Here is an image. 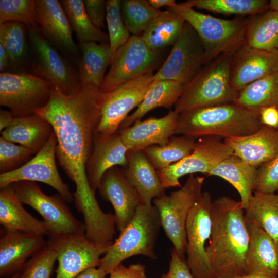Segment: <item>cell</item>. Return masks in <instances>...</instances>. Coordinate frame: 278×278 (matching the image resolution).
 <instances>
[{
  "instance_id": "cell-1",
  "label": "cell",
  "mask_w": 278,
  "mask_h": 278,
  "mask_svg": "<svg viewBox=\"0 0 278 278\" xmlns=\"http://www.w3.org/2000/svg\"><path fill=\"white\" fill-rule=\"evenodd\" d=\"M100 93L95 86L81 84L68 94L54 85L48 102L35 113L53 127L57 138L56 157L75 184V207L85 217L96 215L101 209L86 172L100 117Z\"/></svg>"
},
{
  "instance_id": "cell-2",
  "label": "cell",
  "mask_w": 278,
  "mask_h": 278,
  "mask_svg": "<svg viewBox=\"0 0 278 278\" xmlns=\"http://www.w3.org/2000/svg\"><path fill=\"white\" fill-rule=\"evenodd\" d=\"M245 210L229 196L213 201L212 232L206 253L213 278H237L248 274L249 242Z\"/></svg>"
},
{
  "instance_id": "cell-3",
  "label": "cell",
  "mask_w": 278,
  "mask_h": 278,
  "mask_svg": "<svg viewBox=\"0 0 278 278\" xmlns=\"http://www.w3.org/2000/svg\"><path fill=\"white\" fill-rule=\"evenodd\" d=\"M262 125L259 113L231 102L180 113L175 134L196 139L206 136L235 137L251 134Z\"/></svg>"
},
{
  "instance_id": "cell-4",
  "label": "cell",
  "mask_w": 278,
  "mask_h": 278,
  "mask_svg": "<svg viewBox=\"0 0 278 278\" xmlns=\"http://www.w3.org/2000/svg\"><path fill=\"white\" fill-rule=\"evenodd\" d=\"M167 9L180 15L199 36L205 51V65L222 55H233L245 44L249 19H223L197 11L186 2Z\"/></svg>"
},
{
  "instance_id": "cell-5",
  "label": "cell",
  "mask_w": 278,
  "mask_h": 278,
  "mask_svg": "<svg viewBox=\"0 0 278 278\" xmlns=\"http://www.w3.org/2000/svg\"><path fill=\"white\" fill-rule=\"evenodd\" d=\"M161 227L159 214L155 206L141 203L129 223L110 245L98 268L107 275L133 256L141 255L155 259V246Z\"/></svg>"
},
{
  "instance_id": "cell-6",
  "label": "cell",
  "mask_w": 278,
  "mask_h": 278,
  "mask_svg": "<svg viewBox=\"0 0 278 278\" xmlns=\"http://www.w3.org/2000/svg\"><path fill=\"white\" fill-rule=\"evenodd\" d=\"M233 55H222L205 64L187 85L174 106L179 114L193 109L233 102L237 92L230 83Z\"/></svg>"
},
{
  "instance_id": "cell-7",
  "label": "cell",
  "mask_w": 278,
  "mask_h": 278,
  "mask_svg": "<svg viewBox=\"0 0 278 278\" xmlns=\"http://www.w3.org/2000/svg\"><path fill=\"white\" fill-rule=\"evenodd\" d=\"M204 180V177L189 175L180 189L169 195L164 194L152 201L159 212L161 227L182 259H185L187 244L186 221L190 210L202 195Z\"/></svg>"
},
{
  "instance_id": "cell-8",
  "label": "cell",
  "mask_w": 278,
  "mask_h": 278,
  "mask_svg": "<svg viewBox=\"0 0 278 278\" xmlns=\"http://www.w3.org/2000/svg\"><path fill=\"white\" fill-rule=\"evenodd\" d=\"M54 84L36 75L24 72L0 73V105L16 117L35 114L48 101Z\"/></svg>"
},
{
  "instance_id": "cell-9",
  "label": "cell",
  "mask_w": 278,
  "mask_h": 278,
  "mask_svg": "<svg viewBox=\"0 0 278 278\" xmlns=\"http://www.w3.org/2000/svg\"><path fill=\"white\" fill-rule=\"evenodd\" d=\"M163 51L151 49L141 36L131 35L114 55L99 92H109L138 76L153 73L163 61Z\"/></svg>"
},
{
  "instance_id": "cell-10",
  "label": "cell",
  "mask_w": 278,
  "mask_h": 278,
  "mask_svg": "<svg viewBox=\"0 0 278 278\" xmlns=\"http://www.w3.org/2000/svg\"><path fill=\"white\" fill-rule=\"evenodd\" d=\"M10 185L23 204L28 205L42 216L49 237L85 229L84 223L73 216L60 195H46L34 182L21 181Z\"/></svg>"
},
{
  "instance_id": "cell-11",
  "label": "cell",
  "mask_w": 278,
  "mask_h": 278,
  "mask_svg": "<svg viewBox=\"0 0 278 278\" xmlns=\"http://www.w3.org/2000/svg\"><path fill=\"white\" fill-rule=\"evenodd\" d=\"M112 242L93 241L85 236V229L49 237L47 244L57 253L58 266L56 278H74L84 270L98 267L100 256Z\"/></svg>"
},
{
  "instance_id": "cell-12",
  "label": "cell",
  "mask_w": 278,
  "mask_h": 278,
  "mask_svg": "<svg viewBox=\"0 0 278 278\" xmlns=\"http://www.w3.org/2000/svg\"><path fill=\"white\" fill-rule=\"evenodd\" d=\"M204 65L202 42L194 28L185 22L169 55L154 74V81L171 80L186 86Z\"/></svg>"
},
{
  "instance_id": "cell-13",
  "label": "cell",
  "mask_w": 278,
  "mask_h": 278,
  "mask_svg": "<svg viewBox=\"0 0 278 278\" xmlns=\"http://www.w3.org/2000/svg\"><path fill=\"white\" fill-rule=\"evenodd\" d=\"M154 75H143L109 92L100 93V117L95 133L117 132L129 112L142 102L154 82Z\"/></svg>"
},
{
  "instance_id": "cell-14",
  "label": "cell",
  "mask_w": 278,
  "mask_h": 278,
  "mask_svg": "<svg viewBox=\"0 0 278 278\" xmlns=\"http://www.w3.org/2000/svg\"><path fill=\"white\" fill-rule=\"evenodd\" d=\"M33 56L32 69L36 75L50 81L71 94L81 84L78 73L43 35L39 27H27Z\"/></svg>"
},
{
  "instance_id": "cell-15",
  "label": "cell",
  "mask_w": 278,
  "mask_h": 278,
  "mask_svg": "<svg viewBox=\"0 0 278 278\" xmlns=\"http://www.w3.org/2000/svg\"><path fill=\"white\" fill-rule=\"evenodd\" d=\"M233 154L232 149L215 136L196 139L192 153L170 166L157 170L163 187L182 186L179 179L186 175L201 173L206 176L220 162Z\"/></svg>"
},
{
  "instance_id": "cell-16",
  "label": "cell",
  "mask_w": 278,
  "mask_h": 278,
  "mask_svg": "<svg viewBox=\"0 0 278 278\" xmlns=\"http://www.w3.org/2000/svg\"><path fill=\"white\" fill-rule=\"evenodd\" d=\"M213 201L211 193L203 192L186 221V263L195 278H213L205 246L211 235Z\"/></svg>"
},
{
  "instance_id": "cell-17",
  "label": "cell",
  "mask_w": 278,
  "mask_h": 278,
  "mask_svg": "<svg viewBox=\"0 0 278 278\" xmlns=\"http://www.w3.org/2000/svg\"><path fill=\"white\" fill-rule=\"evenodd\" d=\"M56 146L57 138L53 131L46 143L28 162L16 170L0 174V188L21 181L41 182L54 188L66 202H71L74 196L56 166Z\"/></svg>"
},
{
  "instance_id": "cell-18",
  "label": "cell",
  "mask_w": 278,
  "mask_h": 278,
  "mask_svg": "<svg viewBox=\"0 0 278 278\" xmlns=\"http://www.w3.org/2000/svg\"><path fill=\"white\" fill-rule=\"evenodd\" d=\"M98 189L101 197L112 204L116 229L121 232L132 219L142 203L138 193L117 166L105 173Z\"/></svg>"
},
{
  "instance_id": "cell-19",
  "label": "cell",
  "mask_w": 278,
  "mask_h": 278,
  "mask_svg": "<svg viewBox=\"0 0 278 278\" xmlns=\"http://www.w3.org/2000/svg\"><path fill=\"white\" fill-rule=\"evenodd\" d=\"M278 72V54L244 44L232 56L230 83L239 92L249 84Z\"/></svg>"
},
{
  "instance_id": "cell-20",
  "label": "cell",
  "mask_w": 278,
  "mask_h": 278,
  "mask_svg": "<svg viewBox=\"0 0 278 278\" xmlns=\"http://www.w3.org/2000/svg\"><path fill=\"white\" fill-rule=\"evenodd\" d=\"M37 20L41 31L57 49L73 59L78 55L72 28L60 1L36 0Z\"/></svg>"
},
{
  "instance_id": "cell-21",
  "label": "cell",
  "mask_w": 278,
  "mask_h": 278,
  "mask_svg": "<svg viewBox=\"0 0 278 278\" xmlns=\"http://www.w3.org/2000/svg\"><path fill=\"white\" fill-rule=\"evenodd\" d=\"M179 114L171 110L161 117L138 120L130 126L119 129L124 143L130 150H143L152 145L163 146L175 134Z\"/></svg>"
},
{
  "instance_id": "cell-22",
  "label": "cell",
  "mask_w": 278,
  "mask_h": 278,
  "mask_svg": "<svg viewBox=\"0 0 278 278\" xmlns=\"http://www.w3.org/2000/svg\"><path fill=\"white\" fill-rule=\"evenodd\" d=\"M130 150L118 131L112 134L95 133L93 150L86 165L87 177L93 189H98L108 170L118 165L127 166Z\"/></svg>"
},
{
  "instance_id": "cell-23",
  "label": "cell",
  "mask_w": 278,
  "mask_h": 278,
  "mask_svg": "<svg viewBox=\"0 0 278 278\" xmlns=\"http://www.w3.org/2000/svg\"><path fill=\"white\" fill-rule=\"evenodd\" d=\"M0 276L8 278L18 272L30 256H33L47 242L44 235L20 231H1Z\"/></svg>"
},
{
  "instance_id": "cell-24",
  "label": "cell",
  "mask_w": 278,
  "mask_h": 278,
  "mask_svg": "<svg viewBox=\"0 0 278 278\" xmlns=\"http://www.w3.org/2000/svg\"><path fill=\"white\" fill-rule=\"evenodd\" d=\"M223 142L232 149L233 154L257 168L278 154V129L262 125L251 134L225 138Z\"/></svg>"
},
{
  "instance_id": "cell-25",
  "label": "cell",
  "mask_w": 278,
  "mask_h": 278,
  "mask_svg": "<svg viewBox=\"0 0 278 278\" xmlns=\"http://www.w3.org/2000/svg\"><path fill=\"white\" fill-rule=\"evenodd\" d=\"M246 222L249 235L246 259L248 273L277 276L278 241L255 222Z\"/></svg>"
},
{
  "instance_id": "cell-26",
  "label": "cell",
  "mask_w": 278,
  "mask_h": 278,
  "mask_svg": "<svg viewBox=\"0 0 278 278\" xmlns=\"http://www.w3.org/2000/svg\"><path fill=\"white\" fill-rule=\"evenodd\" d=\"M128 164L123 173L138 193L142 204L150 205L152 201L164 194L157 170L143 150H130Z\"/></svg>"
},
{
  "instance_id": "cell-27",
  "label": "cell",
  "mask_w": 278,
  "mask_h": 278,
  "mask_svg": "<svg viewBox=\"0 0 278 278\" xmlns=\"http://www.w3.org/2000/svg\"><path fill=\"white\" fill-rule=\"evenodd\" d=\"M11 185L1 188L0 223L8 231L48 235L47 228L23 207Z\"/></svg>"
},
{
  "instance_id": "cell-28",
  "label": "cell",
  "mask_w": 278,
  "mask_h": 278,
  "mask_svg": "<svg viewBox=\"0 0 278 278\" xmlns=\"http://www.w3.org/2000/svg\"><path fill=\"white\" fill-rule=\"evenodd\" d=\"M207 176H216L230 183L237 191L246 210L256 187L257 168L234 154L220 162Z\"/></svg>"
},
{
  "instance_id": "cell-29",
  "label": "cell",
  "mask_w": 278,
  "mask_h": 278,
  "mask_svg": "<svg viewBox=\"0 0 278 278\" xmlns=\"http://www.w3.org/2000/svg\"><path fill=\"white\" fill-rule=\"evenodd\" d=\"M53 131L50 124L35 114L15 117L12 124L1 132V136L29 149L36 154L46 143Z\"/></svg>"
},
{
  "instance_id": "cell-30",
  "label": "cell",
  "mask_w": 278,
  "mask_h": 278,
  "mask_svg": "<svg viewBox=\"0 0 278 278\" xmlns=\"http://www.w3.org/2000/svg\"><path fill=\"white\" fill-rule=\"evenodd\" d=\"M82 53L78 75L81 84L99 88L113 58L109 43L94 42L80 43Z\"/></svg>"
},
{
  "instance_id": "cell-31",
  "label": "cell",
  "mask_w": 278,
  "mask_h": 278,
  "mask_svg": "<svg viewBox=\"0 0 278 278\" xmlns=\"http://www.w3.org/2000/svg\"><path fill=\"white\" fill-rule=\"evenodd\" d=\"M185 87L181 83L175 80L154 81L142 102L122 123L119 129L130 126L154 109L159 107L171 108L180 97Z\"/></svg>"
},
{
  "instance_id": "cell-32",
  "label": "cell",
  "mask_w": 278,
  "mask_h": 278,
  "mask_svg": "<svg viewBox=\"0 0 278 278\" xmlns=\"http://www.w3.org/2000/svg\"><path fill=\"white\" fill-rule=\"evenodd\" d=\"M185 23V20L176 12L168 9L162 11L141 37L150 48L163 51L173 45Z\"/></svg>"
},
{
  "instance_id": "cell-33",
  "label": "cell",
  "mask_w": 278,
  "mask_h": 278,
  "mask_svg": "<svg viewBox=\"0 0 278 278\" xmlns=\"http://www.w3.org/2000/svg\"><path fill=\"white\" fill-rule=\"evenodd\" d=\"M233 102L258 113L265 107L274 106L278 109V72L246 86L237 93Z\"/></svg>"
},
{
  "instance_id": "cell-34",
  "label": "cell",
  "mask_w": 278,
  "mask_h": 278,
  "mask_svg": "<svg viewBox=\"0 0 278 278\" xmlns=\"http://www.w3.org/2000/svg\"><path fill=\"white\" fill-rule=\"evenodd\" d=\"M245 44L278 54V11L269 10L249 19Z\"/></svg>"
},
{
  "instance_id": "cell-35",
  "label": "cell",
  "mask_w": 278,
  "mask_h": 278,
  "mask_svg": "<svg viewBox=\"0 0 278 278\" xmlns=\"http://www.w3.org/2000/svg\"><path fill=\"white\" fill-rule=\"evenodd\" d=\"M245 217L278 241V193L255 191L245 210Z\"/></svg>"
},
{
  "instance_id": "cell-36",
  "label": "cell",
  "mask_w": 278,
  "mask_h": 278,
  "mask_svg": "<svg viewBox=\"0 0 278 278\" xmlns=\"http://www.w3.org/2000/svg\"><path fill=\"white\" fill-rule=\"evenodd\" d=\"M196 141V138L185 135L172 136L164 145H152L143 150L156 170H159L190 155Z\"/></svg>"
},
{
  "instance_id": "cell-37",
  "label": "cell",
  "mask_w": 278,
  "mask_h": 278,
  "mask_svg": "<svg viewBox=\"0 0 278 278\" xmlns=\"http://www.w3.org/2000/svg\"><path fill=\"white\" fill-rule=\"evenodd\" d=\"M60 2L72 30L80 43L94 42L109 43V36L96 26L86 14L83 1L62 0Z\"/></svg>"
},
{
  "instance_id": "cell-38",
  "label": "cell",
  "mask_w": 278,
  "mask_h": 278,
  "mask_svg": "<svg viewBox=\"0 0 278 278\" xmlns=\"http://www.w3.org/2000/svg\"><path fill=\"white\" fill-rule=\"evenodd\" d=\"M26 25L18 21H7L0 23V44L9 54L12 67L22 68L27 59Z\"/></svg>"
},
{
  "instance_id": "cell-39",
  "label": "cell",
  "mask_w": 278,
  "mask_h": 278,
  "mask_svg": "<svg viewBox=\"0 0 278 278\" xmlns=\"http://www.w3.org/2000/svg\"><path fill=\"white\" fill-rule=\"evenodd\" d=\"M186 3L192 7L229 15H256L268 9L265 0H189Z\"/></svg>"
},
{
  "instance_id": "cell-40",
  "label": "cell",
  "mask_w": 278,
  "mask_h": 278,
  "mask_svg": "<svg viewBox=\"0 0 278 278\" xmlns=\"http://www.w3.org/2000/svg\"><path fill=\"white\" fill-rule=\"evenodd\" d=\"M161 12L151 6L147 0L121 1V16L132 35L141 36Z\"/></svg>"
},
{
  "instance_id": "cell-41",
  "label": "cell",
  "mask_w": 278,
  "mask_h": 278,
  "mask_svg": "<svg viewBox=\"0 0 278 278\" xmlns=\"http://www.w3.org/2000/svg\"><path fill=\"white\" fill-rule=\"evenodd\" d=\"M18 21L27 27H38L34 0H1L0 23Z\"/></svg>"
},
{
  "instance_id": "cell-42",
  "label": "cell",
  "mask_w": 278,
  "mask_h": 278,
  "mask_svg": "<svg viewBox=\"0 0 278 278\" xmlns=\"http://www.w3.org/2000/svg\"><path fill=\"white\" fill-rule=\"evenodd\" d=\"M120 0L106 1V19L108 29L109 44L113 57L131 35L124 22L121 13Z\"/></svg>"
},
{
  "instance_id": "cell-43",
  "label": "cell",
  "mask_w": 278,
  "mask_h": 278,
  "mask_svg": "<svg viewBox=\"0 0 278 278\" xmlns=\"http://www.w3.org/2000/svg\"><path fill=\"white\" fill-rule=\"evenodd\" d=\"M57 258L56 252L47 242L26 262L18 272L17 278H50Z\"/></svg>"
},
{
  "instance_id": "cell-44",
  "label": "cell",
  "mask_w": 278,
  "mask_h": 278,
  "mask_svg": "<svg viewBox=\"0 0 278 278\" xmlns=\"http://www.w3.org/2000/svg\"><path fill=\"white\" fill-rule=\"evenodd\" d=\"M33 153L29 149L0 137V172L16 170L28 162Z\"/></svg>"
},
{
  "instance_id": "cell-45",
  "label": "cell",
  "mask_w": 278,
  "mask_h": 278,
  "mask_svg": "<svg viewBox=\"0 0 278 278\" xmlns=\"http://www.w3.org/2000/svg\"><path fill=\"white\" fill-rule=\"evenodd\" d=\"M255 191L265 193L278 192V154L257 168Z\"/></svg>"
},
{
  "instance_id": "cell-46",
  "label": "cell",
  "mask_w": 278,
  "mask_h": 278,
  "mask_svg": "<svg viewBox=\"0 0 278 278\" xmlns=\"http://www.w3.org/2000/svg\"><path fill=\"white\" fill-rule=\"evenodd\" d=\"M83 4L92 22L99 28H103L106 16V1L84 0Z\"/></svg>"
},
{
  "instance_id": "cell-47",
  "label": "cell",
  "mask_w": 278,
  "mask_h": 278,
  "mask_svg": "<svg viewBox=\"0 0 278 278\" xmlns=\"http://www.w3.org/2000/svg\"><path fill=\"white\" fill-rule=\"evenodd\" d=\"M167 278H195L189 270L185 259H182L173 249L171 251V259Z\"/></svg>"
},
{
  "instance_id": "cell-48",
  "label": "cell",
  "mask_w": 278,
  "mask_h": 278,
  "mask_svg": "<svg viewBox=\"0 0 278 278\" xmlns=\"http://www.w3.org/2000/svg\"><path fill=\"white\" fill-rule=\"evenodd\" d=\"M110 278H147L145 266L140 263L125 266L120 264L109 273Z\"/></svg>"
},
{
  "instance_id": "cell-49",
  "label": "cell",
  "mask_w": 278,
  "mask_h": 278,
  "mask_svg": "<svg viewBox=\"0 0 278 278\" xmlns=\"http://www.w3.org/2000/svg\"><path fill=\"white\" fill-rule=\"evenodd\" d=\"M262 125L278 129V109L274 106L265 107L259 112Z\"/></svg>"
},
{
  "instance_id": "cell-50",
  "label": "cell",
  "mask_w": 278,
  "mask_h": 278,
  "mask_svg": "<svg viewBox=\"0 0 278 278\" xmlns=\"http://www.w3.org/2000/svg\"><path fill=\"white\" fill-rule=\"evenodd\" d=\"M16 117L10 110H1L0 111V131L9 127L13 122Z\"/></svg>"
},
{
  "instance_id": "cell-51",
  "label": "cell",
  "mask_w": 278,
  "mask_h": 278,
  "mask_svg": "<svg viewBox=\"0 0 278 278\" xmlns=\"http://www.w3.org/2000/svg\"><path fill=\"white\" fill-rule=\"evenodd\" d=\"M12 67L10 56L4 46L0 44V71L1 72H7L6 70Z\"/></svg>"
},
{
  "instance_id": "cell-52",
  "label": "cell",
  "mask_w": 278,
  "mask_h": 278,
  "mask_svg": "<svg viewBox=\"0 0 278 278\" xmlns=\"http://www.w3.org/2000/svg\"><path fill=\"white\" fill-rule=\"evenodd\" d=\"M106 274L98 267L88 269L74 278H106Z\"/></svg>"
},
{
  "instance_id": "cell-53",
  "label": "cell",
  "mask_w": 278,
  "mask_h": 278,
  "mask_svg": "<svg viewBox=\"0 0 278 278\" xmlns=\"http://www.w3.org/2000/svg\"><path fill=\"white\" fill-rule=\"evenodd\" d=\"M148 2L151 6L158 10L163 7H172L177 3L175 0H149Z\"/></svg>"
},
{
  "instance_id": "cell-54",
  "label": "cell",
  "mask_w": 278,
  "mask_h": 278,
  "mask_svg": "<svg viewBox=\"0 0 278 278\" xmlns=\"http://www.w3.org/2000/svg\"><path fill=\"white\" fill-rule=\"evenodd\" d=\"M237 278H278L277 276H269L261 274H248L246 275Z\"/></svg>"
},
{
  "instance_id": "cell-55",
  "label": "cell",
  "mask_w": 278,
  "mask_h": 278,
  "mask_svg": "<svg viewBox=\"0 0 278 278\" xmlns=\"http://www.w3.org/2000/svg\"><path fill=\"white\" fill-rule=\"evenodd\" d=\"M269 10L278 11V0H271L268 3Z\"/></svg>"
},
{
  "instance_id": "cell-56",
  "label": "cell",
  "mask_w": 278,
  "mask_h": 278,
  "mask_svg": "<svg viewBox=\"0 0 278 278\" xmlns=\"http://www.w3.org/2000/svg\"><path fill=\"white\" fill-rule=\"evenodd\" d=\"M18 274V272L15 273L14 274H13V275H12L11 276H10V277H9L8 278H17Z\"/></svg>"
},
{
  "instance_id": "cell-57",
  "label": "cell",
  "mask_w": 278,
  "mask_h": 278,
  "mask_svg": "<svg viewBox=\"0 0 278 278\" xmlns=\"http://www.w3.org/2000/svg\"><path fill=\"white\" fill-rule=\"evenodd\" d=\"M160 278H167V276H166V274H163L161 277H160Z\"/></svg>"
},
{
  "instance_id": "cell-58",
  "label": "cell",
  "mask_w": 278,
  "mask_h": 278,
  "mask_svg": "<svg viewBox=\"0 0 278 278\" xmlns=\"http://www.w3.org/2000/svg\"></svg>"
}]
</instances>
